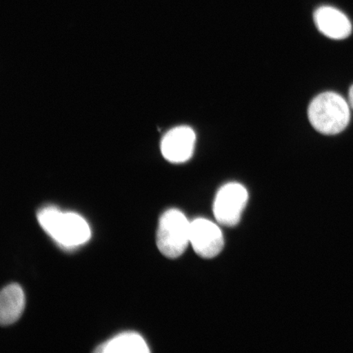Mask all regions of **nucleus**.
Segmentation results:
<instances>
[{
	"label": "nucleus",
	"instance_id": "f257e3e1",
	"mask_svg": "<svg viewBox=\"0 0 353 353\" xmlns=\"http://www.w3.org/2000/svg\"><path fill=\"white\" fill-rule=\"evenodd\" d=\"M37 218L43 230L66 248L81 245L90 239V228L79 214L48 206L39 211Z\"/></svg>",
	"mask_w": 353,
	"mask_h": 353
},
{
	"label": "nucleus",
	"instance_id": "f03ea898",
	"mask_svg": "<svg viewBox=\"0 0 353 353\" xmlns=\"http://www.w3.org/2000/svg\"><path fill=\"white\" fill-rule=\"evenodd\" d=\"M308 119L316 131L335 135L346 129L350 121V109L345 99L334 92L316 96L308 108Z\"/></svg>",
	"mask_w": 353,
	"mask_h": 353
},
{
	"label": "nucleus",
	"instance_id": "7ed1b4c3",
	"mask_svg": "<svg viewBox=\"0 0 353 353\" xmlns=\"http://www.w3.org/2000/svg\"><path fill=\"white\" fill-rule=\"evenodd\" d=\"M191 223L179 210H169L159 221L157 243L165 257L176 259L187 250L190 244Z\"/></svg>",
	"mask_w": 353,
	"mask_h": 353
},
{
	"label": "nucleus",
	"instance_id": "20e7f679",
	"mask_svg": "<svg viewBox=\"0 0 353 353\" xmlns=\"http://www.w3.org/2000/svg\"><path fill=\"white\" fill-rule=\"evenodd\" d=\"M249 194L243 185L237 183L225 184L219 189L214 202V214L220 224L236 226L240 222Z\"/></svg>",
	"mask_w": 353,
	"mask_h": 353
},
{
	"label": "nucleus",
	"instance_id": "39448f33",
	"mask_svg": "<svg viewBox=\"0 0 353 353\" xmlns=\"http://www.w3.org/2000/svg\"><path fill=\"white\" fill-rule=\"evenodd\" d=\"M190 243L195 252L204 259L216 257L223 249L224 240L218 225L205 219H197L191 223Z\"/></svg>",
	"mask_w": 353,
	"mask_h": 353
},
{
	"label": "nucleus",
	"instance_id": "423d86ee",
	"mask_svg": "<svg viewBox=\"0 0 353 353\" xmlns=\"http://www.w3.org/2000/svg\"><path fill=\"white\" fill-rule=\"evenodd\" d=\"M196 136L189 126L172 129L162 139L161 149L163 157L172 163L186 162L192 157Z\"/></svg>",
	"mask_w": 353,
	"mask_h": 353
},
{
	"label": "nucleus",
	"instance_id": "0eeeda50",
	"mask_svg": "<svg viewBox=\"0 0 353 353\" xmlns=\"http://www.w3.org/2000/svg\"><path fill=\"white\" fill-rule=\"evenodd\" d=\"M316 28L326 37L333 39H346L352 33V24L347 17L337 8L323 6L314 13Z\"/></svg>",
	"mask_w": 353,
	"mask_h": 353
},
{
	"label": "nucleus",
	"instance_id": "6e6552de",
	"mask_svg": "<svg viewBox=\"0 0 353 353\" xmlns=\"http://www.w3.org/2000/svg\"><path fill=\"white\" fill-rule=\"evenodd\" d=\"M25 307V295L21 287L11 284L3 288L0 295V321L3 325L14 323Z\"/></svg>",
	"mask_w": 353,
	"mask_h": 353
},
{
	"label": "nucleus",
	"instance_id": "1a4fd4ad",
	"mask_svg": "<svg viewBox=\"0 0 353 353\" xmlns=\"http://www.w3.org/2000/svg\"><path fill=\"white\" fill-rule=\"evenodd\" d=\"M97 352L103 353H145L149 352L147 343L143 338L136 333H123L101 344Z\"/></svg>",
	"mask_w": 353,
	"mask_h": 353
},
{
	"label": "nucleus",
	"instance_id": "9d476101",
	"mask_svg": "<svg viewBox=\"0 0 353 353\" xmlns=\"http://www.w3.org/2000/svg\"><path fill=\"white\" fill-rule=\"evenodd\" d=\"M350 103L353 109V85L350 88Z\"/></svg>",
	"mask_w": 353,
	"mask_h": 353
}]
</instances>
